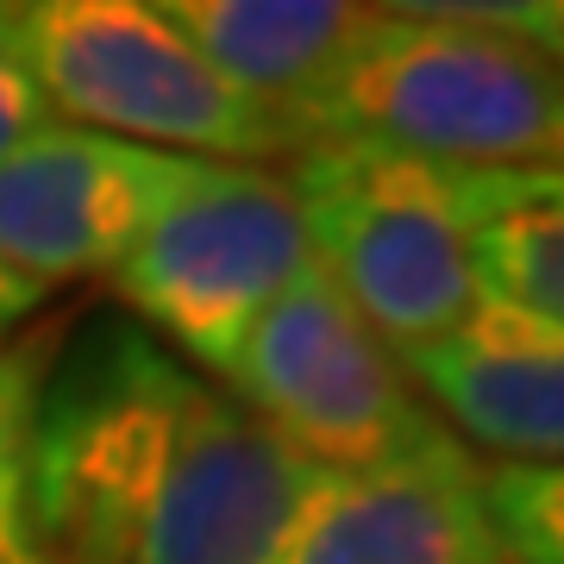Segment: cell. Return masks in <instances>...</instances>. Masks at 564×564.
<instances>
[{
	"mask_svg": "<svg viewBox=\"0 0 564 564\" xmlns=\"http://www.w3.org/2000/svg\"><path fill=\"white\" fill-rule=\"evenodd\" d=\"M289 120L307 144L364 139L458 170L564 176V76L464 7H370Z\"/></svg>",
	"mask_w": 564,
	"mask_h": 564,
	"instance_id": "obj_1",
	"label": "cell"
},
{
	"mask_svg": "<svg viewBox=\"0 0 564 564\" xmlns=\"http://www.w3.org/2000/svg\"><path fill=\"white\" fill-rule=\"evenodd\" d=\"M0 51L57 126L207 163L307 151L289 107L232 88L151 0H0Z\"/></svg>",
	"mask_w": 564,
	"mask_h": 564,
	"instance_id": "obj_2",
	"label": "cell"
},
{
	"mask_svg": "<svg viewBox=\"0 0 564 564\" xmlns=\"http://www.w3.org/2000/svg\"><path fill=\"white\" fill-rule=\"evenodd\" d=\"M302 232L326 282L395 351L445 339L477 314L470 232L514 170H458L389 144L321 139L289 158Z\"/></svg>",
	"mask_w": 564,
	"mask_h": 564,
	"instance_id": "obj_3",
	"label": "cell"
},
{
	"mask_svg": "<svg viewBox=\"0 0 564 564\" xmlns=\"http://www.w3.org/2000/svg\"><path fill=\"white\" fill-rule=\"evenodd\" d=\"M195 370L139 321H88L51 345L32 414V502L51 564H132V533Z\"/></svg>",
	"mask_w": 564,
	"mask_h": 564,
	"instance_id": "obj_4",
	"label": "cell"
},
{
	"mask_svg": "<svg viewBox=\"0 0 564 564\" xmlns=\"http://www.w3.org/2000/svg\"><path fill=\"white\" fill-rule=\"evenodd\" d=\"M307 263L314 251L282 170L195 158L163 220L113 270V289L170 358L226 377L245 333Z\"/></svg>",
	"mask_w": 564,
	"mask_h": 564,
	"instance_id": "obj_5",
	"label": "cell"
},
{
	"mask_svg": "<svg viewBox=\"0 0 564 564\" xmlns=\"http://www.w3.org/2000/svg\"><path fill=\"white\" fill-rule=\"evenodd\" d=\"M220 389L314 470H370L452 433L408 383L395 345L326 282L321 263H307L245 333Z\"/></svg>",
	"mask_w": 564,
	"mask_h": 564,
	"instance_id": "obj_6",
	"label": "cell"
},
{
	"mask_svg": "<svg viewBox=\"0 0 564 564\" xmlns=\"http://www.w3.org/2000/svg\"><path fill=\"white\" fill-rule=\"evenodd\" d=\"M188 170L195 158L82 126H44L0 158V270L39 295L82 276H113L176 202Z\"/></svg>",
	"mask_w": 564,
	"mask_h": 564,
	"instance_id": "obj_7",
	"label": "cell"
},
{
	"mask_svg": "<svg viewBox=\"0 0 564 564\" xmlns=\"http://www.w3.org/2000/svg\"><path fill=\"white\" fill-rule=\"evenodd\" d=\"M307 484L314 464L220 383L195 377L132 533V564H270Z\"/></svg>",
	"mask_w": 564,
	"mask_h": 564,
	"instance_id": "obj_8",
	"label": "cell"
},
{
	"mask_svg": "<svg viewBox=\"0 0 564 564\" xmlns=\"http://www.w3.org/2000/svg\"><path fill=\"white\" fill-rule=\"evenodd\" d=\"M270 564H508L484 464L445 433L370 470H314Z\"/></svg>",
	"mask_w": 564,
	"mask_h": 564,
	"instance_id": "obj_9",
	"label": "cell"
},
{
	"mask_svg": "<svg viewBox=\"0 0 564 564\" xmlns=\"http://www.w3.org/2000/svg\"><path fill=\"white\" fill-rule=\"evenodd\" d=\"M395 358L458 445H484L496 464H564V333L477 302L445 339Z\"/></svg>",
	"mask_w": 564,
	"mask_h": 564,
	"instance_id": "obj_10",
	"label": "cell"
},
{
	"mask_svg": "<svg viewBox=\"0 0 564 564\" xmlns=\"http://www.w3.org/2000/svg\"><path fill=\"white\" fill-rule=\"evenodd\" d=\"M232 88L295 107L345 57L370 7L345 0H151Z\"/></svg>",
	"mask_w": 564,
	"mask_h": 564,
	"instance_id": "obj_11",
	"label": "cell"
},
{
	"mask_svg": "<svg viewBox=\"0 0 564 564\" xmlns=\"http://www.w3.org/2000/svg\"><path fill=\"white\" fill-rule=\"evenodd\" d=\"M470 270L489 307L564 333V176L514 170L470 232Z\"/></svg>",
	"mask_w": 564,
	"mask_h": 564,
	"instance_id": "obj_12",
	"label": "cell"
},
{
	"mask_svg": "<svg viewBox=\"0 0 564 564\" xmlns=\"http://www.w3.org/2000/svg\"><path fill=\"white\" fill-rule=\"evenodd\" d=\"M51 339L0 345V564H51L32 502V414Z\"/></svg>",
	"mask_w": 564,
	"mask_h": 564,
	"instance_id": "obj_13",
	"label": "cell"
},
{
	"mask_svg": "<svg viewBox=\"0 0 564 564\" xmlns=\"http://www.w3.org/2000/svg\"><path fill=\"white\" fill-rule=\"evenodd\" d=\"M484 502L508 564H564V464H484Z\"/></svg>",
	"mask_w": 564,
	"mask_h": 564,
	"instance_id": "obj_14",
	"label": "cell"
},
{
	"mask_svg": "<svg viewBox=\"0 0 564 564\" xmlns=\"http://www.w3.org/2000/svg\"><path fill=\"white\" fill-rule=\"evenodd\" d=\"M477 25H496L514 44H527L540 63H552L564 76V0H484V7H464Z\"/></svg>",
	"mask_w": 564,
	"mask_h": 564,
	"instance_id": "obj_15",
	"label": "cell"
},
{
	"mask_svg": "<svg viewBox=\"0 0 564 564\" xmlns=\"http://www.w3.org/2000/svg\"><path fill=\"white\" fill-rule=\"evenodd\" d=\"M44 126H57L51 120V107H44L39 88L20 76V63L0 51V158L20 151V144L32 139V132H44Z\"/></svg>",
	"mask_w": 564,
	"mask_h": 564,
	"instance_id": "obj_16",
	"label": "cell"
},
{
	"mask_svg": "<svg viewBox=\"0 0 564 564\" xmlns=\"http://www.w3.org/2000/svg\"><path fill=\"white\" fill-rule=\"evenodd\" d=\"M39 302H44L39 289H25V282L13 276V270H0V345H13L20 321H25V314H32Z\"/></svg>",
	"mask_w": 564,
	"mask_h": 564,
	"instance_id": "obj_17",
	"label": "cell"
}]
</instances>
